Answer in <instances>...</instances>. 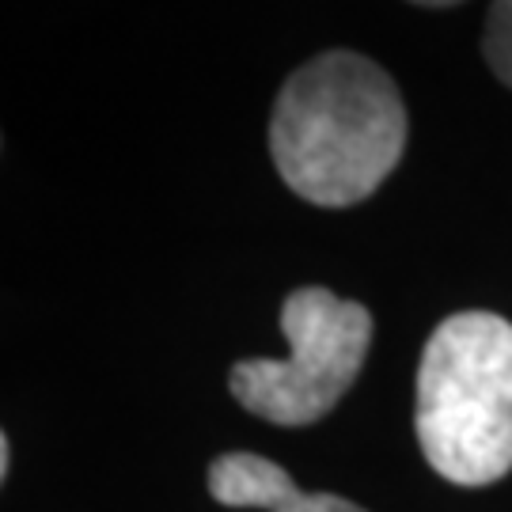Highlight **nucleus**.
<instances>
[{
  "mask_svg": "<svg viewBox=\"0 0 512 512\" xmlns=\"http://www.w3.org/2000/svg\"><path fill=\"white\" fill-rule=\"evenodd\" d=\"M209 494L228 509L262 512H365L346 497L304 494L289 471L255 452H228L209 463Z\"/></svg>",
  "mask_w": 512,
  "mask_h": 512,
  "instance_id": "obj_4",
  "label": "nucleus"
},
{
  "mask_svg": "<svg viewBox=\"0 0 512 512\" xmlns=\"http://www.w3.org/2000/svg\"><path fill=\"white\" fill-rule=\"evenodd\" d=\"M8 467H12V444L8 437H0V478H8Z\"/></svg>",
  "mask_w": 512,
  "mask_h": 512,
  "instance_id": "obj_6",
  "label": "nucleus"
},
{
  "mask_svg": "<svg viewBox=\"0 0 512 512\" xmlns=\"http://www.w3.org/2000/svg\"><path fill=\"white\" fill-rule=\"evenodd\" d=\"M482 54H486L497 80L512 88V0H494L490 4L486 35H482Z\"/></svg>",
  "mask_w": 512,
  "mask_h": 512,
  "instance_id": "obj_5",
  "label": "nucleus"
},
{
  "mask_svg": "<svg viewBox=\"0 0 512 512\" xmlns=\"http://www.w3.org/2000/svg\"><path fill=\"white\" fill-rule=\"evenodd\" d=\"M418 440L429 467L456 486L512 471V323L494 311L444 319L418 365Z\"/></svg>",
  "mask_w": 512,
  "mask_h": 512,
  "instance_id": "obj_2",
  "label": "nucleus"
},
{
  "mask_svg": "<svg viewBox=\"0 0 512 512\" xmlns=\"http://www.w3.org/2000/svg\"><path fill=\"white\" fill-rule=\"evenodd\" d=\"M403 148V95L361 54L311 57L277 95L270 118L277 175L311 205L346 209L365 202L403 160Z\"/></svg>",
  "mask_w": 512,
  "mask_h": 512,
  "instance_id": "obj_1",
  "label": "nucleus"
},
{
  "mask_svg": "<svg viewBox=\"0 0 512 512\" xmlns=\"http://www.w3.org/2000/svg\"><path fill=\"white\" fill-rule=\"evenodd\" d=\"M281 330L293 353L285 361H239L228 384L258 418L274 425H311L330 414L357 380L372 342V315L357 300L308 285L285 296Z\"/></svg>",
  "mask_w": 512,
  "mask_h": 512,
  "instance_id": "obj_3",
  "label": "nucleus"
},
{
  "mask_svg": "<svg viewBox=\"0 0 512 512\" xmlns=\"http://www.w3.org/2000/svg\"><path fill=\"white\" fill-rule=\"evenodd\" d=\"M414 4H425V8H452L459 0H414Z\"/></svg>",
  "mask_w": 512,
  "mask_h": 512,
  "instance_id": "obj_7",
  "label": "nucleus"
}]
</instances>
